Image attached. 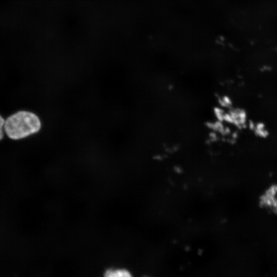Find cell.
I'll list each match as a JSON object with an SVG mask.
<instances>
[{"mask_svg":"<svg viewBox=\"0 0 277 277\" xmlns=\"http://www.w3.org/2000/svg\"><path fill=\"white\" fill-rule=\"evenodd\" d=\"M5 121V120L0 115V140L3 137Z\"/></svg>","mask_w":277,"mask_h":277,"instance_id":"cell-3","label":"cell"},{"mask_svg":"<svg viewBox=\"0 0 277 277\" xmlns=\"http://www.w3.org/2000/svg\"><path fill=\"white\" fill-rule=\"evenodd\" d=\"M41 126L40 119L35 113L20 111L6 119L4 128L9 138L19 140L38 132Z\"/></svg>","mask_w":277,"mask_h":277,"instance_id":"cell-1","label":"cell"},{"mask_svg":"<svg viewBox=\"0 0 277 277\" xmlns=\"http://www.w3.org/2000/svg\"><path fill=\"white\" fill-rule=\"evenodd\" d=\"M104 277H132L130 273L124 269L108 270L104 275Z\"/></svg>","mask_w":277,"mask_h":277,"instance_id":"cell-2","label":"cell"}]
</instances>
